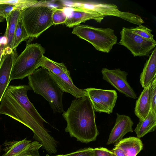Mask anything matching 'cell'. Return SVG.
I'll use <instances>...</instances> for the list:
<instances>
[{
    "label": "cell",
    "instance_id": "6da1fadb",
    "mask_svg": "<svg viewBox=\"0 0 156 156\" xmlns=\"http://www.w3.org/2000/svg\"><path fill=\"white\" fill-rule=\"evenodd\" d=\"M28 85H10L7 88L0 103V115H4L20 122L33 132V138L42 145L49 154L57 152V142L44 126L47 123L29 100Z\"/></svg>",
    "mask_w": 156,
    "mask_h": 156
},
{
    "label": "cell",
    "instance_id": "7a4b0ae2",
    "mask_svg": "<svg viewBox=\"0 0 156 156\" xmlns=\"http://www.w3.org/2000/svg\"><path fill=\"white\" fill-rule=\"evenodd\" d=\"M62 116L66 122L65 131L71 137L86 143L96 140L99 132L96 124L95 111L88 96L73 100Z\"/></svg>",
    "mask_w": 156,
    "mask_h": 156
},
{
    "label": "cell",
    "instance_id": "3957f363",
    "mask_svg": "<svg viewBox=\"0 0 156 156\" xmlns=\"http://www.w3.org/2000/svg\"><path fill=\"white\" fill-rule=\"evenodd\" d=\"M28 78V85L31 90L48 101L54 113L63 112L62 101L64 92L47 69L42 67L37 68Z\"/></svg>",
    "mask_w": 156,
    "mask_h": 156
},
{
    "label": "cell",
    "instance_id": "277c9868",
    "mask_svg": "<svg viewBox=\"0 0 156 156\" xmlns=\"http://www.w3.org/2000/svg\"><path fill=\"white\" fill-rule=\"evenodd\" d=\"M55 8L41 1L20 10V17L29 37L37 38L54 25L52 15Z\"/></svg>",
    "mask_w": 156,
    "mask_h": 156
},
{
    "label": "cell",
    "instance_id": "5b68a950",
    "mask_svg": "<svg viewBox=\"0 0 156 156\" xmlns=\"http://www.w3.org/2000/svg\"><path fill=\"white\" fill-rule=\"evenodd\" d=\"M45 50L37 43L27 44L24 50L15 59L12 69L10 81L22 80L31 74L39 67Z\"/></svg>",
    "mask_w": 156,
    "mask_h": 156
},
{
    "label": "cell",
    "instance_id": "8992f818",
    "mask_svg": "<svg viewBox=\"0 0 156 156\" xmlns=\"http://www.w3.org/2000/svg\"><path fill=\"white\" fill-rule=\"evenodd\" d=\"M72 33L90 43L97 50L107 53L111 51L118 39L112 29L88 25L80 24L74 27Z\"/></svg>",
    "mask_w": 156,
    "mask_h": 156
},
{
    "label": "cell",
    "instance_id": "52a82bcc",
    "mask_svg": "<svg viewBox=\"0 0 156 156\" xmlns=\"http://www.w3.org/2000/svg\"><path fill=\"white\" fill-rule=\"evenodd\" d=\"M39 66L47 69L64 92L70 94L76 98L87 96L85 89L79 88L73 83L69 71L64 63L54 61L44 56Z\"/></svg>",
    "mask_w": 156,
    "mask_h": 156
},
{
    "label": "cell",
    "instance_id": "ba28073f",
    "mask_svg": "<svg viewBox=\"0 0 156 156\" xmlns=\"http://www.w3.org/2000/svg\"><path fill=\"white\" fill-rule=\"evenodd\" d=\"M69 6L91 10L104 17L113 16L119 17L138 25L144 23L141 17L133 13L121 11L114 4L95 2H74L71 3Z\"/></svg>",
    "mask_w": 156,
    "mask_h": 156
},
{
    "label": "cell",
    "instance_id": "9c48e42d",
    "mask_svg": "<svg viewBox=\"0 0 156 156\" xmlns=\"http://www.w3.org/2000/svg\"><path fill=\"white\" fill-rule=\"evenodd\" d=\"M118 44L126 47L134 56H144L151 53L155 48L156 42L148 40L133 33L130 28L123 27L120 32Z\"/></svg>",
    "mask_w": 156,
    "mask_h": 156
},
{
    "label": "cell",
    "instance_id": "30bf717a",
    "mask_svg": "<svg viewBox=\"0 0 156 156\" xmlns=\"http://www.w3.org/2000/svg\"><path fill=\"white\" fill-rule=\"evenodd\" d=\"M85 90L95 112L108 114L112 113L118 97L115 90L94 88Z\"/></svg>",
    "mask_w": 156,
    "mask_h": 156
},
{
    "label": "cell",
    "instance_id": "8fae6325",
    "mask_svg": "<svg viewBox=\"0 0 156 156\" xmlns=\"http://www.w3.org/2000/svg\"><path fill=\"white\" fill-rule=\"evenodd\" d=\"M101 73L103 79L109 83L119 92L128 97L134 99L137 98L136 94L127 81V72L122 71L119 68L109 69L104 68L101 70Z\"/></svg>",
    "mask_w": 156,
    "mask_h": 156
},
{
    "label": "cell",
    "instance_id": "7c38bea8",
    "mask_svg": "<svg viewBox=\"0 0 156 156\" xmlns=\"http://www.w3.org/2000/svg\"><path fill=\"white\" fill-rule=\"evenodd\" d=\"M63 8L67 17L64 23L69 28L90 20H94L97 22L101 23L105 17L97 12L86 9L72 7Z\"/></svg>",
    "mask_w": 156,
    "mask_h": 156
},
{
    "label": "cell",
    "instance_id": "4fadbf2b",
    "mask_svg": "<svg viewBox=\"0 0 156 156\" xmlns=\"http://www.w3.org/2000/svg\"><path fill=\"white\" fill-rule=\"evenodd\" d=\"M117 118L114 126L110 133L107 144H116L129 132H133V122L128 115L116 113Z\"/></svg>",
    "mask_w": 156,
    "mask_h": 156
},
{
    "label": "cell",
    "instance_id": "5bb4252c",
    "mask_svg": "<svg viewBox=\"0 0 156 156\" xmlns=\"http://www.w3.org/2000/svg\"><path fill=\"white\" fill-rule=\"evenodd\" d=\"M18 56L16 48L10 53L2 55L0 63V103L11 81L10 76L12 68Z\"/></svg>",
    "mask_w": 156,
    "mask_h": 156
},
{
    "label": "cell",
    "instance_id": "9a60e30c",
    "mask_svg": "<svg viewBox=\"0 0 156 156\" xmlns=\"http://www.w3.org/2000/svg\"><path fill=\"white\" fill-rule=\"evenodd\" d=\"M20 17V10H16L13 11L5 18L7 27L4 35L7 37L8 41L7 44L4 46L2 54L10 53L13 50L12 46L14 36Z\"/></svg>",
    "mask_w": 156,
    "mask_h": 156
},
{
    "label": "cell",
    "instance_id": "2e32d148",
    "mask_svg": "<svg viewBox=\"0 0 156 156\" xmlns=\"http://www.w3.org/2000/svg\"><path fill=\"white\" fill-rule=\"evenodd\" d=\"M156 76V48L151 52L148 59L146 61L140 76V83L143 88L150 83Z\"/></svg>",
    "mask_w": 156,
    "mask_h": 156
},
{
    "label": "cell",
    "instance_id": "e0dca14e",
    "mask_svg": "<svg viewBox=\"0 0 156 156\" xmlns=\"http://www.w3.org/2000/svg\"><path fill=\"white\" fill-rule=\"evenodd\" d=\"M150 83L144 88L136 101L134 112L135 115L139 120L144 119L150 111Z\"/></svg>",
    "mask_w": 156,
    "mask_h": 156
},
{
    "label": "cell",
    "instance_id": "ac0fdd59",
    "mask_svg": "<svg viewBox=\"0 0 156 156\" xmlns=\"http://www.w3.org/2000/svg\"><path fill=\"white\" fill-rule=\"evenodd\" d=\"M115 147L122 150L126 156H136L143 147L140 138L131 136L122 139L116 144Z\"/></svg>",
    "mask_w": 156,
    "mask_h": 156
},
{
    "label": "cell",
    "instance_id": "d6986e66",
    "mask_svg": "<svg viewBox=\"0 0 156 156\" xmlns=\"http://www.w3.org/2000/svg\"><path fill=\"white\" fill-rule=\"evenodd\" d=\"M156 126V113L151 110L144 119L139 120L134 131L137 137L140 138L149 132L154 131Z\"/></svg>",
    "mask_w": 156,
    "mask_h": 156
},
{
    "label": "cell",
    "instance_id": "ffe728a7",
    "mask_svg": "<svg viewBox=\"0 0 156 156\" xmlns=\"http://www.w3.org/2000/svg\"><path fill=\"white\" fill-rule=\"evenodd\" d=\"M31 142L27 138L19 141L6 140L3 144L5 147L3 149L4 153L2 156H16Z\"/></svg>",
    "mask_w": 156,
    "mask_h": 156
},
{
    "label": "cell",
    "instance_id": "44dd1931",
    "mask_svg": "<svg viewBox=\"0 0 156 156\" xmlns=\"http://www.w3.org/2000/svg\"><path fill=\"white\" fill-rule=\"evenodd\" d=\"M29 37L20 17L14 36L12 50L16 48L22 42L26 40Z\"/></svg>",
    "mask_w": 156,
    "mask_h": 156
},
{
    "label": "cell",
    "instance_id": "7402d4cb",
    "mask_svg": "<svg viewBox=\"0 0 156 156\" xmlns=\"http://www.w3.org/2000/svg\"><path fill=\"white\" fill-rule=\"evenodd\" d=\"M39 2L36 0H0V4L9 5L15 7L17 10H22Z\"/></svg>",
    "mask_w": 156,
    "mask_h": 156
},
{
    "label": "cell",
    "instance_id": "603a6c76",
    "mask_svg": "<svg viewBox=\"0 0 156 156\" xmlns=\"http://www.w3.org/2000/svg\"><path fill=\"white\" fill-rule=\"evenodd\" d=\"M42 145L39 142H31L26 147L16 156H40L39 150Z\"/></svg>",
    "mask_w": 156,
    "mask_h": 156
},
{
    "label": "cell",
    "instance_id": "cb8c5ba5",
    "mask_svg": "<svg viewBox=\"0 0 156 156\" xmlns=\"http://www.w3.org/2000/svg\"><path fill=\"white\" fill-rule=\"evenodd\" d=\"M132 32L148 40L154 41V35L152 30L145 26L140 24L135 27L130 28Z\"/></svg>",
    "mask_w": 156,
    "mask_h": 156
},
{
    "label": "cell",
    "instance_id": "d4e9b609",
    "mask_svg": "<svg viewBox=\"0 0 156 156\" xmlns=\"http://www.w3.org/2000/svg\"><path fill=\"white\" fill-rule=\"evenodd\" d=\"M67 18V16L63 7L54 8L52 15V20L54 25L64 23Z\"/></svg>",
    "mask_w": 156,
    "mask_h": 156
},
{
    "label": "cell",
    "instance_id": "484cf974",
    "mask_svg": "<svg viewBox=\"0 0 156 156\" xmlns=\"http://www.w3.org/2000/svg\"><path fill=\"white\" fill-rule=\"evenodd\" d=\"M156 76L150 83V109L156 113Z\"/></svg>",
    "mask_w": 156,
    "mask_h": 156
},
{
    "label": "cell",
    "instance_id": "4316f807",
    "mask_svg": "<svg viewBox=\"0 0 156 156\" xmlns=\"http://www.w3.org/2000/svg\"><path fill=\"white\" fill-rule=\"evenodd\" d=\"M94 148H85L70 153L57 156H92Z\"/></svg>",
    "mask_w": 156,
    "mask_h": 156
},
{
    "label": "cell",
    "instance_id": "83f0119b",
    "mask_svg": "<svg viewBox=\"0 0 156 156\" xmlns=\"http://www.w3.org/2000/svg\"><path fill=\"white\" fill-rule=\"evenodd\" d=\"M17 10L15 7L8 4H0V14L5 19L14 11Z\"/></svg>",
    "mask_w": 156,
    "mask_h": 156
},
{
    "label": "cell",
    "instance_id": "f1b7e54d",
    "mask_svg": "<svg viewBox=\"0 0 156 156\" xmlns=\"http://www.w3.org/2000/svg\"><path fill=\"white\" fill-rule=\"evenodd\" d=\"M92 156H115L111 151L108 149L100 147L94 149Z\"/></svg>",
    "mask_w": 156,
    "mask_h": 156
},
{
    "label": "cell",
    "instance_id": "f546056e",
    "mask_svg": "<svg viewBox=\"0 0 156 156\" xmlns=\"http://www.w3.org/2000/svg\"><path fill=\"white\" fill-rule=\"evenodd\" d=\"M111 151L115 156H126L124 151L118 147H115Z\"/></svg>",
    "mask_w": 156,
    "mask_h": 156
},
{
    "label": "cell",
    "instance_id": "4dcf8cb0",
    "mask_svg": "<svg viewBox=\"0 0 156 156\" xmlns=\"http://www.w3.org/2000/svg\"><path fill=\"white\" fill-rule=\"evenodd\" d=\"M8 41V37L6 35H4L0 37V44H3L5 46L7 44Z\"/></svg>",
    "mask_w": 156,
    "mask_h": 156
},
{
    "label": "cell",
    "instance_id": "1f68e13d",
    "mask_svg": "<svg viewBox=\"0 0 156 156\" xmlns=\"http://www.w3.org/2000/svg\"><path fill=\"white\" fill-rule=\"evenodd\" d=\"M5 46V45L3 44H0V63Z\"/></svg>",
    "mask_w": 156,
    "mask_h": 156
},
{
    "label": "cell",
    "instance_id": "d6a6232c",
    "mask_svg": "<svg viewBox=\"0 0 156 156\" xmlns=\"http://www.w3.org/2000/svg\"><path fill=\"white\" fill-rule=\"evenodd\" d=\"M5 18L0 14V22L4 21Z\"/></svg>",
    "mask_w": 156,
    "mask_h": 156
},
{
    "label": "cell",
    "instance_id": "836d02e7",
    "mask_svg": "<svg viewBox=\"0 0 156 156\" xmlns=\"http://www.w3.org/2000/svg\"><path fill=\"white\" fill-rule=\"evenodd\" d=\"M46 156H57L56 155V156H50V155H49L48 154H46Z\"/></svg>",
    "mask_w": 156,
    "mask_h": 156
},
{
    "label": "cell",
    "instance_id": "e575fe53",
    "mask_svg": "<svg viewBox=\"0 0 156 156\" xmlns=\"http://www.w3.org/2000/svg\"><path fill=\"white\" fill-rule=\"evenodd\" d=\"M1 150H2V149H1V147L0 146V153L1 152Z\"/></svg>",
    "mask_w": 156,
    "mask_h": 156
}]
</instances>
